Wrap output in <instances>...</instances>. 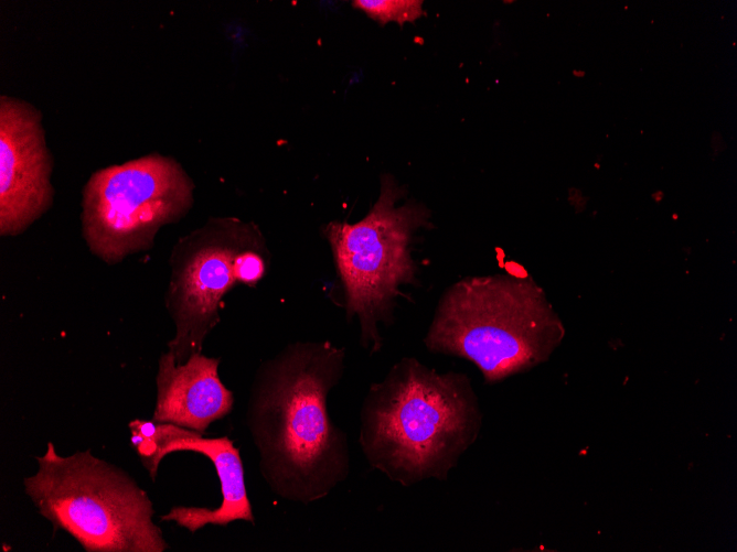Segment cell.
Wrapping results in <instances>:
<instances>
[{
	"label": "cell",
	"mask_w": 737,
	"mask_h": 552,
	"mask_svg": "<svg viewBox=\"0 0 737 552\" xmlns=\"http://www.w3.org/2000/svg\"><path fill=\"white\" fill-rule=\"evenodd\" d=\"M345 350L330 340L296 342L257 369L245 414L259 473L277 497L308 505L351 470L345 432L328 396L344 372Z\"/></svg>",
	"instance_id": "6da1fadb"
},
{
	"label": "cell",
	"mask_w": 737,
	"mask_h": 552,
	"mask_svg": "<svg viewBox=\"0 0 737 552\" xmlns=\"http://www.w3.org/2000/svg\"><path fill=\"white\" fill-rule=\"evenodd\" d=\"M483 415L469 377L403 357L370 386L359 445L367 464L403 487L445 481L477 441Z\"/></svg>",
	"instance_id": "7a4b0ae2"
},
{
	"label": "cell",
	"mask_w": 737,
	"mask_h": 552,
	"mask_svg": "<svg viewBox=\"0 0 737 552\" xmlns=\"http://www.w3.org/2000/svg\"><path fill=\"white\" fill-rule=\"evenodd\" d=\"M565 336L544 290L528 274L466 277L440 296L424 338L436 354L471 361L495 383L547 361Z\"/></svg>",
	"instance_id": "3957f363"
},
{
	"label": "cell",
	"mask_w": 737,
	"mask_h": 552,
	"mask_svg": "<svg viewBox=\"0 0 737 552\" xmlns=\"http://www.w3.org/2000/svg\"><path fill=\"white\" fill-rule=\"evenodd\" d=\"M23 479L39 513L86 552H164L148 493L124 469L89 450L60 455L52 442Z\"/></svg>",
	"instance_id": "277c9868"
},
{
	"label": "cell",
	"mask_w": 737,
	"mask_h": 552,
	"mask_svg": "<svg viewBox=\"0 0 737 552\" xmlns=\"http://www.w3.org/2000/svg\"><path fill=\"white\" fill-rule=\"evenodd\" d=\"M406 188L389 174L381 176L380 195L357 223L331 221L324 227L342 289L346 320L356 318L360 342L370 355L383 346L381 326L394 323L403 286L414 285L419 267L413 257L415 235L429 228L430 210L408 199Z\"/></svg>",
	"instance_id": "5b68a950"
},
{
	"label": "cell",
	"mask_w": 737,
	"mask_h": 552,
	"mask_svg": "<svg viewBox=\"0 0 737 552\" xmlns=\"http://www.w3.org/2000/svg\"><path fill=\"white\" fill-rule=\"evenodd\" d=\"M269 264L270 252L259 228L236 217H211L178 240L164 295L175 329L168 351L177 364L202 351L221 320L223 296L237 284L255 286Z\"/></svg>",
	"instance_id": "8992f818"
},
{
	"label": "cell",
	"mask_w": 737,
	"mask_h": 552,
	"mask_svg": "<svg viewBox=\"0 0 737 552\" xmlns=\"http://www.w3.org/2000/svg\"><path fill=\"white\" fill-rule=\"evenodd\" d=\"M193 191L180 163L156 152L100 169L83 190L85 242L108 264L149 250L161 227L190 210Z\"/></svg>",
	"instance_id": "52a82bcc"
},
{
	"label": "cell",
	"mask_w": 737,
	"mask_h": 552,
	"mask_svg": "<svg viewBox=\"0 0 737 552\" xmlns=\"http://www.w3.org/2000/svg\"><path fill=\"white\" fill-rule=\"evenodd\" d=\"M128 427L130 445L152 481L157 478L162 459L181 451L207 457L218 477L222 497L220 507L174 506L160 516L161 521H172L191 533L205 526L225 527L236 520L255 524L239 450L229 437L206 439L202 433L175 424L143 419H133Z\"/></svg>",
	"instance_id": "ba28073f"
},
{
	"label": "cell",
	"mask_w": 737,
	"mask_h": 552,
	"mask_svg": "<svg viewBox=\"0 0 737 552\" xmlns=\"http://www.w3.org/2000/svg\"><path fill=\"white\" fill-rule=\"evenodd\" d=\"M52 154L42 113L30 102L0 97V235L23 232L53 203Z\"/></svg>",
	"instance_id": "9c48e42d"
},
{
	"label": "cell",
	"mask_w": 737,
	"mask_h": 552,
	"mask_svg": "<svg viewBox=\"0 0 737 552\" xmlns=\"http://www.w3.org/2000/svg\"><path fill=\"white\" fill-rule=\"evenodd\" d=\"M220 358L196 353L177 364L170 351L162 353L151 420L203 434L210 424L229 414L234 396L220 378Z\"/></svg>",
	"instance_id": "30bf717a"
},
{
	"label": "cell",
	"mask_w": 737,
	"mask_h": 552,
	"mask_svg": "<svg viewBox=\"0 0 737 552\" xmlns=\"http://www.w3.org/2000/svg\"><path fill=\"white\" fill-rule=\"evenodd\" d=\"M352 6L381 24L396 22L403 26L424 14L420 0H355Z\"/></svg>",
	"instance_id": "8fae6325"
}]
</instances>
